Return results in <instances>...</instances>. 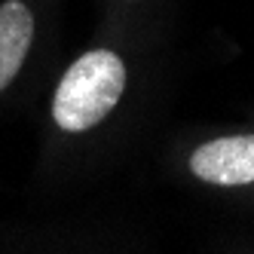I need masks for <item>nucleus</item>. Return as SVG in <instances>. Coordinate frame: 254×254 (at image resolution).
<instances>
[{
  "mask_svg": "<svg viewBox=\"0 0 254 254\" xmlns=\"http://www.w3.org/2000/svg\"><path fill=\"white\" fill-rule=\"evenodd\" d=\"M34 43V15L22 0L0 6V92L19 77Z\"/></svg>",
  "mask_w": 254,
  "mask_h": 254,
  "instance_id": "7ed1b4c3",
  "label": "nucleus"
},
{
  "mask_svg": "<svg viewBox=\"0 0 254 254\" xmlns=\"http://www.w3.org/2000/svg\"><path fill=\"white\" fill-rule=\"evenodd\" d=\"M126 92V62L111 49H92L64 70L52 95V120L64 132H89L111 117Z\"/></svg>",
  "mask_w": 254,
  "mask_h": 254,
  "instance_id": "f257e3e1",
  "label": "nucleus"
},
{
  "mask_svg": "<svg viewBox=\"0 0 254 254\" xmlns=\"http://www.w3.org/2000/svg\"><path fill=\"white\" fill-rule=\"evenodd\" d=\"M190 172L217 187L254 184V135H227L199 144L190 153Z\"/></svg>",
  "mask_w": 254,
  "mask_h": 254,
  "instance_id": "f03ea898",
  "label": "nucleus"
}]
</instances>
